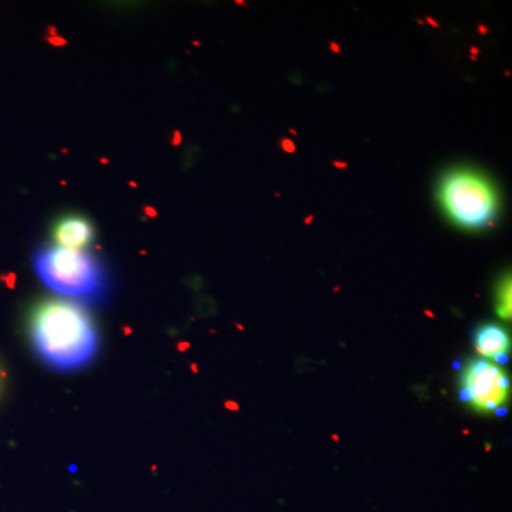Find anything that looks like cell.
I'll return each mask as SVG.
<instances>
[{
	"label": "cell",
	"mask_w": 512,
	"mask_h": 512,
	"mask_svg": "<svg viewBox=\"0 0 512 512\" xmlns=\"http://www.w3.org/2000/svg\"><path fill=\"white\" fill-rule=\"evenodd\" d=\"M335 167L336 168H348V164L340 163V161H335Z\"/></svg>",
	"instance_id": "10"
},
{
	"label": "cell",
	"mask_w": 512,
	"mask_h": 512,
	"mask_svg": "<svg viewBox=\"0 0 512 512\" xmlns=\"http://www.w3.org/2000/svg\"><path fill=\"white\" fill-rule=\"evenodd\" d=\"M427 22H429V23H430V25H433V26H434V28H440L439 23L434 22V20H433V19H431V18H427Z\"/></svg>",
	"instance_id": "11"
},
{
	"label": "cell",
	"mask_w": 512,
	"mask_h": 512,
	"mask_svg": "<svg viewBox=\"0 0 512 512\" xmlns=\"http://www.w3.org/2000/svg\"><path fill=\"white\" fill-rule=\"evenodd\" d=\"M426 315H427V316H430V318H434V315H433V313H431V312H427V311H426Z\"/></svg>",
	"instance_id": "13"
},
{
	"label": "cell",
	"mask_w": 512,
	"mask_h": 512,
	"mask_svg": "<svg viewBox=\"0 0 512 512\" xmlns=\"http://www.w3.org/2000/svg\"><path fill=\"white\" fill-rule=\"evenodd\" d=\"M333 441H339V436H332Z\"/></svg>",
	"instance_id": "14"
},
{
	"label": "cell",
	"mask_w": 512,
	"mask_h": 512,
	"mask_svg": "<svg viewBox=\"0 0 512 512\" xmlns=\"http://www.w3.org/2000/svg\"><path fill=\"white\" fill-rule=\"evenodd\" d=\"M474 348L483 359H498L510 350V336L503 326L485 323L474 333Z\"/></svg>",
	"instance_id": "6"
},
{
	"label": "cell",
	"mask_w": 512,
	"mask_h": 512,
	"mask_svg": "<svg viewBox=\"0 0 512 512\" xmlns=\"http://www.w3.org/2000/svg\"><path fill=\"white\" fill-rule=\"evenodd\" d=\"M33 268L40 281L60 295L97 301L107 289V276L99 259L84 251L60 247L37 249Z\"/></svg>",
	"instance_id": "2"
},
{
	"label": "cell",
	"mask_w": 512,
	"mask_h": 512,
	"mask_svg": "<svg viewBox=\"0 0 512 512\" xmlns=\"http://www.w3.org/2000/svg\"><path fill=\"white\" fill-rule=\"evenodd\" d=\"M480 33H483V35H487V33H488L487 28H483V26H480Z\"/></svg>",
	"instance_id": "12"
},
{
	"label": "cell",
	"mask_w": 512,
	"mask_h": 512,
	"mask_svg": "<svg viewBox=\"0 0 512 512\" xmlns=\"http://www.w3.org/2000/svg\"><path fill=\"white\" fill-rule=\"evenodd\" d=\"M330 49H332L333 53H338V55L340 52H342V50H340V46L338 45V43L335 42L330 43Z\"/></svg>",
	"instance_id": "9"
},
{
	"label": "cell",
	"mask_w": 512,
	"mask_h": 512,
	"mask_svg": "<svg viewBox=\"0 0 512 512\" xmlns=\"http://www.w3.org/2000/svg\"><path fill=\"white\" fill-rule=\"evenodd\" d=\"M53 238L57 247L83 251L92 244L94 228L92 222L82 215H66L53 227Z\"/></svg>",
	"instance_id": "5"
},
{
	"label": "cell",
	"mask_w": 512,
	"mask_h": 512,
	"mask_svg": "<svg viewBox=\"0 0 512 512\" xmlns=\"http://www.w3.org/2000/svg\"><path fill=\"white\" fill-rule=\"evenodd\" d=\"M497 313L501 318L510 320L512 315V282L511 275L507 274L498 282L497 286Z\"/></svg>",
	"instance_id": "7"
},
{
	"label": "cell",
	"mask_w": 512,
	"mask_h": 512,
	"mask_svg": "<svg viewBox=\"0 0 512 512\" xmlns=\"http://www.w3.org/2000/svg\"><path fill=\"white\" fill-rule=\"evenodd\" d=\"M439 201L447 217L468 231L493 227L500 210V198L493 183L470 168H454L443 175Z\"/></svg>",
	"instance_id": "3"
},
{
	"label": "cell",
	"mask_w": 512,
	"mask_h": 512,
	"mask_svg": "<svg viewBox=\"0 0 512 512\" xmlns=\"http://www.w3.org/2000/svg\"><path fill=\"white\" fill-rule=\"evenodd\" d=\"M463 387L464 394L477 412L494 413L507 403L510 377L490 360L474 359L464 369Z\"/></svg>",
	"instance_id": "4"
},
{
	"label": "cell",
	"mask_w": 512,
	"mask_h": 512,
	"mask_svg": "<svg viewBox=\"0 0 512 512\" xmlns=\"http://www.w3.org/2000/svg\"><path fill=\"white\" fill-rule=\"evenodd\" d=\"M281 147H282V150L285 151V153H288V154L296 153V144L293 143L292 140H289V138H284V140L281 141Z\"/></svg>",
	"instance_id": "8"
},
{
	"label": "cell",
	"mask_w": 512,
	"mask_h": 512,
	"mask_svg": "<svg viewBox=\"0 0 512 512\" xmlns=\"http://www.w3.org/2000/svg\"><path fill=\"white\" fill-rule=\"evenodd\" d=\"M29 336L37 355L52 369L72 372L89 365L99 350V333L77 303L45 299L29 315Z\"/></svg>",
	"instance_id": "1"
}]
</instances>
